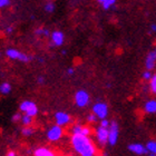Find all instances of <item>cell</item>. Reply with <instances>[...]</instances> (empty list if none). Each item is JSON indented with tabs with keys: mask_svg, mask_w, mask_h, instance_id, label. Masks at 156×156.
I'll use <instances>...</instances> for the list:
<instances>
[{
	"mask_svg": "<svg viewBox=\"0 0 156 156\" xmlns=\"http://www.w3.org/2000/svg\"><path fill=\"white\" fill-rule=\"evenodd\" d=\"M75 101L78 107H86L89 104V95L86 90H78L75 95Z\"/></svg>",
	"mask_w": 156,
	"mask_h": 156,
	"instance_id": "52a82bcc",
	"label": "cell"
},
{
	"mask_svg": "<svg viewBox=\"0 0 156 156\" xmlns=\"http://www.w3.org/2000/svg\"><path fill=\"white\" fill-rule=\"evenodd\" d=\"M44 9H45L46 12H52L54 10H55V3L54 2H47L44 7Z\"/></svg>",
	"mask_w": 156,
	"mask_h": 156,
	"instance_id": "603a6c76",
	"label": "cell"
},
{
	"mask_svg": "<svg viewBox=\"0 0 156 156\" xmlns=\"http://www.w3.org/2000/svg\"><path fill=\"white\" fill-rule=\"evenodd\" d=\"M75 73V69L74 68H68L67 69V75H73Z\"/></svg>",
	"mask_w": 156,
	"mask_h": 156,
	"instance_id": "f546056e",
	"label": "cell"
},
{
	"mask_svg": "<svg viewBox=\"0 0 156 156\" xmlns=\"http://www.w3.org/2000/svg\"><path fill=\"white\" fill-rule=\"evenodd\" d=\"M12 30H13V28L11 26H10V27H7V28H6V33L7 34H11V33H12Z\"/></svg>",
	"mask_w": 156,
	"mask_h": 156,
	"instance_id": "4dcf8cb0",
	"label": "cell"
},
{
	"mask_svg": "<svg viewBox=\"0 0 156 156\" xmlns=\"http://www.w3.org/2000/svg\"><path fill=\"white\" fill-rule=\"evenodd\" d=\"M37 81H38L39 84H42V83L45 81V78H44V77H38V78H37Z\"/></svg>",
	"mask_w": 156,
	"mask_h": 156,
	"instance_id": "1f68e13d",
	"label": "cell"
},
{
	"mask_svg": "<svg viewBox=\"0 0 156 156\" xmlns=\"http://www.w3.org/2000/svg\"><path fill=\"white\" fill-rule=\"evenodd\" d=\"M128 150L133 154H135V155H138V156L147 155L146 147H145V145H143V144H140V143L130 144V145H128Z\"/></svg>",
	"mask_w": 156,
	"mask_h": 156,
	"instance_id": "8fae6325",
	"label": "cell"
},
{
	"mask_svg": "<svg viewBox=\"0 0 156 156\" xmlns=\"http://www.w3.org/2000/svg\"><path fill=\"white\" fill-rule=\"evenodd\" d=\"M10 91H11V85L9 83L5 81V83H2V84L0 85V93L2 95H8Z\"/></svg>",
	"mask_w": 156,
	"mask_h": 156,
	"instance_id": "ac0fdd59",
	"label": "cell"
},
{
	"mask_svg": "<svg viewBox=\"0 0 156 156\" xmlns=\"http://www.w3.org/2000/svg\"><path fill=\"white\" fill-rule=\"evenodd\" d=\"M156 66V49L151 50L146 56V59H145V68L146 70H150L152 72Z\"/></svg>",
	"mask_w": 156,
	"mask_h": 156,
	"instance_id": "9c48e42d",
	"label": "cell"
},
{
	"mask_svg": "<svg viewBox=\"0 0 156 156\" xmlns=\"http://www.w3.org/2000/svg\"><path fill=\"white\" fill-rule=\"evenodd\" d=\"M23 136H31L34 133H35V129H34V127H25V128H23Z\"/></svg>",
	"mask_w": 156,
	"mask_h": 156,
	"instance_id": "7402d4cb",
	"label": "cell"
},
{
	"mask_svg": "<svg viewBox=\"0 0 156 156\" xmlns=\"http://www.w3.org/2000/svg\"><path fill=\"white\" fill-rule=\"evenodd\" d=\"M10 3L9 0H0V8H3V7L8 6Z\"/></svg>",
	"mask_w": 156,
	"mask_h": 156,
	"instance_id": "83f0119b",
	"label": "cell"
},
{
	"mask_svg": "<svg viewBox=\"0 0 156 156\" xmlns=\"http://www.w3.org/2000/svg\"><path fill=\"white\" fill-rule=\"evenodd\" d=\"M0 55H1V54H0Z\"/></svg>",
	"mask_w": 156,
	"mask_h": 156,
	"instance_id": "836d02e7",
	"label": "cell"
},
{
	"mask_svg": "<svg viewBox=\"0 0 156 156\" xmlns=\"http://www.w3.org/2000/svg\"><path fill=\"white\" fill-rule=\"evenodd\" d=\"M87 120L89 122V123H95L96 120H97V117H96V115L93 114V113H90V114H88L87 116Z\"/></svg>",
	"mask_w": 156,
	"mask_h": 156,
	"instance_id": "d4e9b609",
	"label": "cell"
},
{
	"mask_svg": "<svg viewBox=\"0 0 156 156\" xmlns=\"http://www.w3.org/2000/svg\"><path fill=\"white\" fill-rule=\"evenodd\" d=\"M6 55L8 58L10 59H13V60H19V62H29L33 57L29 55H26V54H23V52L19 51V50H17V49H7L6 50Z\"/></svg>",
	"mask_w": 156,
	"mask_h": 156,
	"instance_id": "7a4b0ae2",
	"label": "cell"
},
{
	"mask_svg": "<svg viewBox=\"0 0 156 156\" xmlns=\"http://www.w3.org/2000/svg\"><path fill=\"white\" fill-rule=\"evenodd\" d=\"M34 156H56L51 150L47 147H38L34 152Z\"/></svg>",
	"mask_w": 156,
	"mask_h": 156,
	"instance_id": "9a60e30c",
	"label": "cell"
},
{
	"mask_svg": "<svg viewBox=\"0 0 156 156\" xmlns=\"http://www.w3.org/2000/svg\"><path fill=\"white\" fill-rule=\"evenodd\" d=\"M150 29L152 33H156V23H152L150 27Z\"/></svg>",
	"mask_w": 156,
	"mask_h": 156,
	"instance_id": "f1b7e54d",
	"label": "cell"
},
{
	"mask_svg": "<svg viewBox=\"0 0 156 156\" xmlns=\"http://www.w3.org/2000/svg\"><path fill=\"white\" fill-rule=\"evenodd\" d=\"M109 125H111V122L107 120V119H101V124H99V126L105 127V128H109Z\"/></svg>",
	"mask_w": 156,
	"mask_h": 156,
	"instance_id": "484cf974",
	"label": "cell"
},
{
	"mask_svg": "<svg viewBox=\"0 0 156 156\" xmlns=\"http://www.w3.org/2000/svg\"><path fill=\"white\" fill-rule=\"evenodd\" d=\"M35 35H37V36H49L50 34H49V30L47 28L40 27V28H37L35 30Z\"/></svg>",
	"mask_w": 156,
	"mask_h": 156,
	"instance_id": "44dd1931",
	"label": "cell"
},
{
	"mask_svg": "<svg viewBox=\"0 0 156 156\" xmlns=\"http://www.w3.org/2000/svg\"><path fill=\"white\" fill-rule=\"evenodd\" d=\"M150 90L152 94L156 95V74H153V77L150 80Z\"/></svg>",
	"mask_w": 156,
	"mask_h": 156,
	"instance_id": "d6986e66",
	"label": "cell"
},
{
	"mask_svg": "<svg viewBox=\"0 0 156 156\" xmlns=\"http://www.w3.org/2000/svg\"><path fill=\"white\" fill-rule=\"evenodd\" d=\"M153 77V74H152V72H150V70H145V72L143 73V79L144 80H151V78Z\"/></svg>",
	"mask_w": 156,
	"mask_h": 156,
	"instance_id": "cb8c5ba5",
	"label": "cell"
},
{
	"mask_svg": "<svg viewBox=\"0 0 156 156\" xmlns=\"http://www.w3.org/2000/svg\"><path fill=\"white\" fill-rule=\"evenodd\" d=\"M64 34L59 30H56L52 34H50V40H51V45L55 46V47H59L64 44Z\"/></svg>",
	"mask_w": 156,
	"mask_h": 156,
	"instance_id": "4fadbf2b",
	"label": "cell"
},
{
	"mask_svg": "<svg viewBox=\"0 0 156 156\" xmlns=\"http://www.w3.org/2000/svg\"><path fill=\"white\" fill-rule=\"evenodd\" d=\"M55 120L58 126L62 127L70 122V116L67 113H65V112H58L55 115Z\"/></svg>",
	"mask_w": 156,
	"mask_h": 156,
	"instance_id": "7c38bea8",
	"label": "cell"
},
{
	"mask_svg": "<svg viewBox=\"0 0 156 156\" xmlns=\"http://www.w3.org/2000/svg\"><path fill=\"white\" fill-rule=\"evenodd\" d=\"M95 136H96L98 144L101 146H105L106 144H108V128L97 126L95 129Z\"/></svg>",
	"mask_w": 156,
	"mask_h": 156,
	"instance_id": "5b68a950",
	"label": "cell"
},
{
	"mask_svg": "<svg viewBox=\"0 0 156 156\" xmlns=\"http://www.w3.org/2000/svg\"><path fill=\"white\" fill-rule=\"evenodd\" d=\"M21 123H23V125L25 127L30 126L31 123H33V117L28 116V115H23V117H21Z\"/></svg>",
	"mask_w": 156,
	"mask_h": 156,
	"instance_id": "ffe728a7",
	"label": "cell"
},
{
	"mask_svg": "<svg viewBox=\"0 0 156 156\" xmlns=\"http://www.w3.org/2000/svg\"><path fill=\"white\" fill-rule=\"evenodd\" d=\"M7 156H17V155H16V153H15L13 151H10V152H8Z\"/></svg>",
	"mask_w": 156,
	"mask_h": 156,
	"instance_id": "d6a6232c",
	"label": "cell"
},
{
	"mask_svg": "<svg viewBox=\"0 0 156 156\" xmlns=\"http://www.w3.org/2000/svg\"><path fill=\"white\" fill-rule=\"evenodd\" d=\"M62 128L58 125H55V126L50 127L47 132V138L51 142H57L62 138Z\"/></svg>",
	"mask_w": 156,
	"mask_h": 156,
	"instance_id": "ba28073f",
	"label": "cell"
},
{
	"mask_svg": "<svg viewBox=\"0 0 156 156\" xmlns=\"http://www.w3.org/2000/svg\"><path fill=\"white\" fill-rule=\"evenodd\" d=\"M20 111L23 112V115H28L30 117L36 116L38 114V107L35 103H33L31 101H23L19 106Z\"/></svg>",
	"mask_w": 156,
	"mask_h": 156,
	"instance_id": "3957f363",
	"label": "cell"
},
{
	"mask_svg": "<svg viewBox=\"0 0 156 156\" xmlns=\"http://www.w3.org/2000/svg\"><path fill=\"white\" fill-rule=\"evenodd\" d=\"M98 2L101 3V6L103 7L105 10H108V9H111L112 7L115 6L116 1H115V0H99Z\"/></svg>",
	"mask_w": 156,
	"mask_h": 156,
	"instance_id": "e0dca14e",
	"label": "cell"
},
{
	"mask_svg": "<svg viewBox=\"0 0 156 156\" xmlns=\"http://www.w3.org/2000/svg\"><path fill=\"white\" fill-rule=\"evenodd\" d=\"M148 156H156V140H148L145 145Z\"/></svg>",
	"mask_w": 156,
	"mask_h": 156,
	"instance_id": "2e32d148",
	"label": "cell"
},
{
	"mask_svg": "<svg viewBox=\"0 0 156 156\" xmlns=\"http://www.w3.org/2000/svg\"><path fill=\"white\" fill-rule=\"evenodd\" d=\"M119 136V127L116 122H111L109 128H108V144L114 146L116 145Z\"/></svg>",
	"mask_w": 156,
	"mask_h": 156,
	"instance_id": "277c9868",
	"label": "cell"
},
{
	"mask_svg": "<svg viewBox=\"0 0 156 156\" xmlns=\"http://www.w3.org/2000/svg\"><path fill=\"white\" fill-rule=\"evenodd\" d=\"M72 146L77 154L80 156H95L97 153L96 146L93 140L87 136L83 135H73L72 136Z\"/></svg>",
	"mask_w": 156,
	"mask_h": 156,
	"instance_id": "6da1fadb",
	"label": "cell"
},
{
	"mask_svg": "<svg viewBox=\"0 0 156 156\" xmlns=\"http://www.w3.org/2000/svg\"><path fill=\"white\" fill-rule=\"evenodd\" d=\"M21 117H23V115L20 114V113H17V114H15L12 116V120H13V122H18V120H21Z\"/></svg>",
	"mask_w": 156,
	"mask_h": 156,
	"instance_id": "4316f807",
	"label": "cell"
},
{
	"mask_svg": "<svg viewBox=\"0 0 156 156\" xmlns=\"http://www.w3.org/2000/svg\"><path fill=\"white\" fill-rule=\"evenodd\" d=\"M93 114L96 115L99 119H106L108 115V106L105 103H96L93 106Z\"/></svg>",
	"mask_w": 156,
	"mask_h": 156,
	"instance_id": "8992f818",
	"label": "cell"
},
{
	"mask_svg": "<svg viewBox=\"0 0 156 156\" xmlns=\"http://www.w3.org/2000/svg\"><path fill=\"white\" fill-rule=\"evenodd\" d=\"M144 112L146 114H156V99H148L144 104Z\"/></svg>",
	"mask_w": 156,
	"mask_h": 156,
	"instance_id": "5bb4252c",
	"label": "cell"
},
{
	"mask_svg": "<svg viewBox=\"0 0 156 156\" xmlns=\"http://www.w3.org/2000/svg\"><path fill=\"white\" fill-rule=\"evenodd\" d=\"M72 132H73V135H83V136H87V137H89V135L91 133L89 127L83 126L80 124H75L72 127Z\"/></svg>",
	"mask_w": 156,
	"mask_h": 156,
	"instance_id": "30bf717a",
	"label": "cell"
}]
</instances>
